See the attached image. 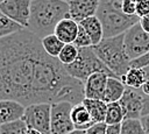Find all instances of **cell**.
<instances>
[{"label": "cell", "mask_w": 149, "mask_h": 134, "mask_svg": "<svg viewBox=\"0 0 149 134\" xmlns=\"http://www.w3.org/2000/svg\"><path fill=\"white\" fill-rule=\"evenodd\" d=\"M31 0H6L0 3V10L14 22L28 29Z\"/></svg>", "instance_id": "9c48e42d"}, {"label": "cell", "mask_w": 149, "mask_h": 134, "mask_svg": "<svg viewBox=\"0 0 149 134\" xmlns=\"http://www.w3.org/2000/svg\"><path fill=\"white\" fill-rule=\"evenodd\" d=\"M69 134H86V131H79V129H74V131H72L71 133H69Z\"/></svg>", "instance_id": "d590c367"}, {"label": "cell", "mask_w": 149, "mask_h": 134, "mask_svg": "<svg viewBox=\"0 0 149 134\" xmlns=\"http://www.w3.org/2000/svg\"><path fill=\"white\" fill-rule=\"evenodd\" d=\"M26 112V106L12 99L0 100V125L22 120Z\"/></svg>", "instance_id": "4fadbf2b"}, {"label": "cell", "mask_w": 149, "mask_h": 134, "mask_svg": "<svg viewBox=\"0 0 149 134\" xmlns=\"http://www.w3.org/2000/svg\"><path fill=\"white\" fill-rule=\"evenodd\" d=\"M121 134H147L141 119H125L121 124Z\"/></svg>", "instance_id": "cb8c5ba5"}, {"label": "cell", "mask_w": 149, "mask_h": 134, "mask_svg": "<svg viewBox=\"0 0 149 134\" xmlns=\"http://www.w3.org/2000/svg\"><path fill=\"white\" fill-rule=\"evenodd\" d=\"M42 41L28 29L0 38V100L33 105V89L41 58Z\"/></svg>", "instance_id": "6da1fadb"}, {"label": "cell", "mask_w": 149, "mask_h": 134, "mask_svg": "<svg viewBox=\"0 0 149 134\" xmlns=\"http://www.w3.org/2000/svg\"><path fill=\"white\" fill-rule=\"evenodd\" d=\"M140 24L142 27V29L147 33H149V15L147 16H143L140 19Z\"/></svg>", "instance_id": "d6a6232c"}, {"label": "cell", "mask_w": 149, "mask_h": 134, "mask_svg": "<svg viewBox=\"0 0 149 134\" xmlns=\"http://www.w3.org/2000/svg\"><path fill=\"white\" fill-rule=\"evenodd\" d=\"M119 103L123 110L125 119H141L142 118L143 97L139 92H136L135 89L127 87Z\"/></svg>", "instance_id": "30bf717a"}, {"label": "cell", "mask_w": 149, "mask_h": 134, "mask_svg": "<svg viewBox=\"0 0 149 134\" xmlns=\"http://www.w3.org/2000/svg\"><path fill=\"white\" fill-rule=\"evenodd\" d=\"M78 54H79V48L76 47L73 43L64 44V47L57 58L63 65H69V64H72L77 59Z\"/></svg>", "instance_id": "603a6c76"}, {"label": "cell", "mask_w": 149, "mask_h": 134, "mask_svg": "<svg viewBox=\"0 0 149 134\" xmlns=\"http://www.w3.org/2000/svg\"><path fill=\"white\" fill-rule=\"evenodd\" d=\"M149 115V96L143 97V108H142V117Z\"/></svg>", "instance_id": "1f68e13d"}, {"label": "cell", "mask_w": 149, "mask_h": 134, "mask_svg": "<svg viewBox=\"0 0 149 134\" xmlns=\"http://www.w3.org/2000/svg\"><path fill=\"white\" fill-rule=\"evenodd\" d=\"M76 47L78 48H87V47H92V41L90 38V36L87 35V33L85 31V29L79 24V30H78V35L76 37V41L73 43Z\"/></svg>", "instance_id": "484cf974"}, {"label": "cell", "mask_w": 149, "mask_h": 134, "mask_svg": "<svg viewBox=\"0 0 149 134\" xmlns=\"http://www.w3.org/2000/svg\"><path fill=\"white\" fill-rule=\"evenodd\" d=\"M133 1H134V2H136V3H137V2H139V1H141V0H133Z\"/></svg>", "instance_id": "f35d334b"}, {"label": "cell", "mask_w": 149, "mask_h": 134, "mask_svg": "<svg viewBox=\"0 0 149 134\" xmlns=\"http://www.w3.org/2000/svg\"><path fill=\"white\" fill-rule=\"evenodd\" d=\"M106 129H107V125L105 122L94 124L91 128L86 131V134H106Z\"/></svg>", "instance_id": "f546056e"}, {"label": "cell", "mask_w": 149, "mask_h": 134, "mask_svg": "<svg viewBox=\"0 0 149 134\" xmlns=\"http://www.w3.org/2000/svg\"><path fill=\"white\" fill-rule=\"evenodd\" d=\"M123 44L130 61L137 59L149 52V33L144 31L139 22L125 33Z\"/></svg>", "instance_id": "8992f818"}, {"label": "cell", "mask_w": 149, "mask_h": 134, "mask_svg": "<svg viewBox=\"0 0 149 134\" xmlns=\"http://www.w3.org/2000/svg\"><path fill=\"white\" fill-rule=\"evenodd\" d=\"M70 17L69 2L64 0H31L28 30L41 40L54 34L56 26Z\"/></svg>", "instance_id": "7a4b0ae2"}, {"label": "cell", "mask_w": 149, "mask_h": 134, "mask_svg": "<svg viewBox=\"0 0 149 134\" xmlns=\"http://www.w3.org/2000/svg\"><path fill=\"white\" fill-rule=\"evenodd\" d=\"M84 106L87 108L92 120L94 124L105 122L106 119V112H107V103L99 99H84L83 100Z\"/></svg>", "instance_id": "ac0fdd59"}, {"label": "cell", "mask_w": 149, "mask_h": 134, "mask_svg": "<svg viewBox=\"0 0 149 134\" xmlns=\"http://www.w3.org/2000/svg\"><path fill=\"white\" fill-rule=\"evenodd\" d=\"M24 28L20 26L19 23L14 22L10 20L8 16H6L1 10H0V38L10 36L17 31L23 30Z\"/></svg>", "instance_id": "7402d4cb"}, {"label": "cell", "mask_w": 149, "mask_h": 134, "mask_svg": "<svg viewBox=\"0 0 149 134\" xmlns=\"http://www.w3.org/2000/svg\"><path fill=\"white\" fill-rule=\"evenodd\" d=\"M97 17L100 20L104 29V38L115 37L125 34L129 28L140 22V17L128 16L121 10H116L108 7L99 6L97 12Z\"/></svg>", "instance_id": "5b68a950"}, {"label": "cell", "mask_w": 149, "mask_h": 134, "mask_svg": "<svg viewBox=\"0 0 149 134\" xmlns=\"http://www.w3.org/2000/svg\"><path fill=\"white\" fill-rule=\"evenodd\" d=\"M147 66H149V52L143 55L142 57H140L137 59L132 61V63H130V68L143 69V68H147Z\"/></svg>", "instance_id": "f1b7e54d"}, {"label": "cell", "mask_w": 149, "mask_h": 134, "mask_svg": "<svg viewBox=\"0 0 149 134\" xmlns=\"http://www.w3.org/2000/svg\"><path fill=\"white\" fill-rule=\"evenodd\" d=\"M73 105L69 101H59L51 105V134H69L74 131L71 119V111Z\"/></svg>", "instance_id": "ba28073f"}, {"label": "cell", "mask_w": 149, "mask_h": 134, "mask_svg": "<svg viewBox=\"0 0 149 134\" xmlns=\"http://www.w3.org/2000/svg\"><path fill=\"white\" fill-rule=\"evenodd\" d=\"M22 120L30 129H36L42 134H51L50 132L51 105L33 104L27 106Z\"/></svg>", "instance_id": "52a82bcc"}, {"label": "cell", "mask_w": 149, "mask_h": 134, "mask_svg": "<svg viewBox=\"0 0 149 134\" xmlns=\"http://www.w3.org/2000/svg\"><path fill=\"white\" fill-rule=\"evenodd\" d=\"M141 122H142V125H143V128H144L146 133L149 134V115L142 117V118H141Z\"/></svg>", "instance_id": "836d02e7"}, {"label": "cell", "mask_w": 149, "mask_h": 134, "mask_svg": "<svg viewBox=\"0 0 149 134\" xmlns=\"http://www.w3.org/2000/svg\"><path fill=\"white\" fill-rule=\"evenodd\" d=\"M149 15V0H141L136 3V16L140 19Z\"/></svg>", "instance_id": "83f0119b"}, {"label": "cell", "mask_w": 149, "mask_h": 134, "mask_svg": "<svg viewBox=\"0 0 149 134\" xmlns=\"http://www.w3.org/2000/svg\"><path fill=\"white\" fill-rule=\"evenodd\" d=\"M146 79L147 78L143 69H139V68H130L127 71V73L123 77H121V80L126 85V87H130V89H141Z\"/></svg>", "instance_id": "d6986e66"}, {"label": "cell", "mask_w": 149, "mask_h": 134, "mask_svg": "<svg viewBox=\"0 0 149 134\" xmlns=\"http://www.w3.org/2000/svg\"><path fill=\"white\" fill-rule=\"evenodd\" d=\"M123 38L125 34L115 37L104 38L98 45L92 47L99 59L108 68V70L114 76L120 79L130 69L132 63L126 52Z\"/></svg>", "instance_id": "3957f363"}, {"label": "cell", "mask_w": 149, "mask_h": 134, "mask_svg": "<svg viewBox=\"0 0 149 134\" xmlns=\"http://www.w3.org/2000/svg\"><path fill=\"white\" fill-rule=\"evenodd\" d=\"M64 66H65L66 72L71 77L78 80H81L83 83H85V80L95 72H104L108 75L109 77H116L99 59V57L95 55L92 47L79 48V54H78L77 59L72 64L64 65Z\"/></svg>", "instance_id": "277c9868"}, {"label": "cell", "mask_w": 149, "mask_h": 134, "mask_svg": "<svg viewBox=\"0 0 149 134\" xmlns=\"http://www.w3.org/2000/svg\"><path fill=\"white\" fill-rule=\"evenodd\" d=\"M78 30H79V23L72 20L71 17H66L56 26L54 34L64 44H70V43H74L76 37L78 35Z\"/></svg>", "instance_id": "5bb4252c"}, {"label": "cell", "mask_w": 149, "mask_h": 134, "mask_svg": "<svg viewBox=\"0 0 149 134\" xmlns=\"http://www.w3.org/2000/svg\"><path fill=\"white\" fill-rule=\"evenodd\" d=\"M126 89H127L126 85L122 83V80H121L120 78H116V77H108L102 100H104L105 103H107V104L118 103V101H120V99L122 98V96H123Z\"/></svg>", "instance_id": "2e32d148"}, {"label": "cell", "mask_w": 149, "mask_h": 134, "mask_svg": "<svg viewBox=\"0 0 149 134\" xmlns=\"http://www.w3.org/2000/svg\"><path fill=\"white\" fill-rule=\"evenodd\" d=\"M6 0H0V3H2V2H5Z\"/></svg>", "instance_id": "ab89813d"}, {"label": "cell", "mask_w": 149, "mask_h": 134, "mask_svg": "<svg viewBox=\"0 0 149 134\" xmlns=\"http://www.w3.org/2000/svg\"><path fill=\"white\" fill-rule=\"evenodd\" d=\"M28 127L23 120L0 125V134H27Z\"/></svg>", "instance_id": "d4e9b609"}, {"label": "cell", "mask_w": 149, "mask_h": 134, "mask_svg": "<svg viewBox=\"0 0 149 134\" xmlns=\"http://www.w3.org/2000/svg\"><path fill=\"white\" fill-rule=\"evenodd\" d=\"M125 120V113L120 105V103H111L107 104V112H106V119L105 124L107 126L109 125H120Z\"/></svg>", "instance_id": "44dd1931"}, {"label": "cell", "mask_w": 149, "mask_h": 134, "mask_svg": "<svg viewBox=\"0 0 149 134\" xmlns=\"http://www.w3.org/2000/svg\"><path fill=\"white\" fill-rule=\"evenodd\" d=\"M143 71H144L146 78L148 79V78H149V66H147V68H143Z\"/></svg>", "instance_id": "74e56055"}, {"label": "cell", "mask_w": 149, "mask_h": 134, "mask_svg": "<svg viewBox=\"0 0 149 134\" xmlns=\"http://www.w3.org/2000/svg\"><path fill=\"white\" fill-rule=\"evenodd\" d=\"M79 24L85 29V31L90 36V38L92 41V47L98 45L104 40L102 24H101L100 20L97 17V15H93V16H90V17L83 20L81 22H79Z\"/></svg>", "instance_id": "e0dca14e"}, {"label": "cell", "mask_w": 149, "mask_h": 134, "mask_svg": "<svg viewBox=\"0 0 149 134\" xmlns=\"http://www.w3.org/2000/svg\"><path fill=\"white\" fill-rule=\"evenodd\" d=\"M41 41H42V47H43L44 51L49 56H51L54 58H57L58 57L59 52L62 51V49L64 47V43L55 34L48 35L44 38H42Z\"/></svg>", "instance_id": "ffe728a7"}, {"label": "cell", "mask_w": 149, "mask_h": 134, "mask_svg": "<svg viewBox=\"0 0 149 134\" xmlns=\"http://www.w3.org/2000/svg\"><path fill=\"white\" fill-rule=\"evenodd\" d=\"M122 13L128 16L136 15V2L133 0H123L122 1Z\"/></svg>", "instance_id": "4316f807"}, {"label": "cell", "mask_w": 149, "mask_h": 134, "mask_svg": "<svg viewBox=\"0 0 149 134\" xmlns=\"http://www.w3.org/2000/svg\"><path fill=\"white\" fill-rule=\"evenodd\" d=\"M106 134H121V124L120 125H109V126H107Z\"/></svg>", "instance_id": "4dcf8cb0"}, {"label": "cell", "mask_w": 149, "mask_h": 134, "mask_svg": "<svg viewBox=\"0 0 149 134\" xmlns=\"http://www.w3.org/2000/svg\"><path fill=\"white\" fill-rule=\"evenodd\" d=\"M27 134H42V133L38 132V131H36V129H30V128H28Z\"/></svg>", "instance_id": "8d00e7d4"}, {"label": "cell", "mask_w": 149, "mask_h": 134, "mask_svg": "<svg viewBox=\"0 0 149 134\" xmlns=\"http://www.w3.org/2000/svg\"><path fill=\"white\" fill-rule=\"evenodd\" d=\"M100 0H71L69 2L70 17L78 23L97 14Z\"/></svg>", "instance_id": "8fae6325"}, {"label": "cell", "mask_w": 149, "mask_h": 134, "mask_svg": "<svg viewBox=\"0 0 149 134\" xmlns=\"http://www.w3.org/2000/svg\"><path fill=\"white\" fill-rule=\"evenodd\" d=\"M71 119H72L74 129L87 131L88 128H91L94 125L87 108L84 106L83 103L73 105L72 111H71Z\"/></svg>", "instance_id": "9a60e30c"}, {"label": "cell", "mask_w": 149, "mask_h": 134, "mask_svg": "<svg viewBox=\"0 0 149 134\" xmlns=\"http://www.w3.org/2000/svg\"><path fill=\"white\" fill-rule=\"evenodd\" d=\"M141 90H142V92L144 93V96H149V78L146 79V82L143 83Z\"/></svg>", "instance_id": "e575fe53"}, {"label": "cell", "mask_w": 149, "mask_h": 134, "mask_svg": "<svg viewBox=\"0 0 149 134\" xmlns=\"http://www.w3.org/2000/svg\"><path fill=\"white\" fill-rule=\"evenodd\" d=\"M64 1H66V2H70V1H71V0H64Z\"/></svg>", "instance_id": "60d3db41"}, {"label": "cell", "mask_w": 149, "mask_h": 134, "mask_svg": "<svg viewBox=\"0 0 149 134\" xmlns=\"http://www.w3.org/2000/svg\"><path fill=\"white\" fill-rule=\"evenodd\" d=\"M108 77L109 76L104 72H95L91 75L84 83L85 98L102 100Z\"/></svg>", "instance_id": "7c38bea8"}]
</instances>
